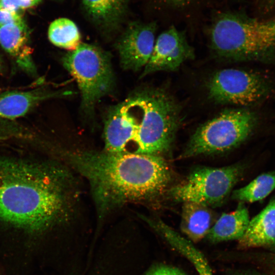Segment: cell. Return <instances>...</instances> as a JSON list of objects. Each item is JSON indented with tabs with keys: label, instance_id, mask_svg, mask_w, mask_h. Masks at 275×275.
Returning <instances> with one entry per match:
<instances>
[{
	"label": "cell",
	"instance_id": "6da1fadb",
	"mask_svg": "<svg viewBox=\"0 0 275 275\" xmlns=\"http://www.w3.org/2000/svg\"><path fill=\"white\" fill-rule=\"evenodd\" d=\"M73 181L61 166L0 160V219L33 231L66 219L75 202Z\"/></svg>",
	"mask_w": 275,
	"mask_h": 275
},
{
	"label": "cell",
	"instance_id": "7a4b0ae2",
	"mask_svg": "<svg viewBox=\"0 0 275 275\" xmlns=\"http://www.w3.org/2000/svg\"><path fill=\"white\" fill-rule=\"evenodd\" d=\"M70 164L89 183L100 217L127 202L162 194L171 174L158 155L103 151L65 152Z\"/></svg>",
	"mask_w": 275,
	"mask_h": 275
},
{
	"label": "cell",
	"instance_id": "3957f363",
	"mask_svg": "<svg viewBox=\"0 0 275 275\" xmlns=\"http://www.w3.org/2000/svg\"><path fill=\"white\" fill-rule=\"evenodd\" d=\"M210 39L221 57L275 64V16L260 20L236 13L221 15L212 25Z\"/></svg>",
	"mask_w": 275,
	"mask_h": 275
},
{
	"label": "cell",
	"instance_id": "277c9868",
	"mask_svg": "<svg viewBox=\"0 0 275 275\" xmlns=\"http://www.w3.org/2000/svg\"><path fill=\"white\" fill-rule=\"evenodd\" d=\"M142 119L134 142L136 153L158 155L167 151L179 124L180 109L175 100L160 89L147 88L131 96Z\"/></svg>",
	"mask_w": 275,
	"mask_h": 275
},
{
	"label": "cell",
	"instance_id": "5b68a950",
	"mask_svg": "<svg viewBox=\"0 0 275 275\" xmlns=\"http://www.w3.org/2000/svg\"><path fill=\"white\" fill-rule=\"evenodd\" d=\"M62 63L77 84L82 110L93 115L98 101L114 88L110 56L96 45L80 43L76 49L65 54Z\"/></svg>",
	"mask_w": 275,
	"mask_h": 275
},
{
	"label": "cell",
	"instance_id": "8992f818",
	"mask_svg": "<svg viewBox=\"0 0 275 275\" xmlns=\"http://www.w3.org/2000/svg\"><path fill=\"white\" fill-rule=\"evenodd\" d=\"M257 120L256 114L248 109L224 111L196 130L182 156L217 153L234 148L248 138Z\"/></svg>",
	"mask_w": 275,
	"mask_h": 275
},
{
	"label": "cell",
	"instance_id": "52a82bcc",
	"mask_svg": "<svg viewBox=\"0 0 275 275\" xmlns=\"http://www.w3.org/2000/svg\"><path fill=\"white\" fill-rule=\"evenodd\" d=\"M242 171L240 166L202 167L194 170L182 183L170 189L174 200L207 207L220 205L230 193Z\"/></svg>",
	"mask_w": 275,
	"mask_h": 275
},
{
	"label": "cell",
	"instance_id": "ba28073f",
	"mask_svg": "<svg viewBox=\"0 0 275 275\" xmlns=\"http://www.w3.org/2000/svg\"><path fill=\"white\" fill-rule=\"evenodd\" d=\"M207 89L209 97L217 103L249 106L268 97L272 86L260 73L229 68L215 72L207 83Z\"/></svg>",
	"mask_w": 275,
	"mask_h": 275
},
{
	"label": "cell",
	"instance_id": "9c48e42d",
	"mask_svg": "<svg viewBox=\"0 0 275 275\" xmlns=\"http://www.w3.org/2000/svg\"><path fill=\"white\" fill-rule=\"evenodd\" d=\"M156 28L155 22L128 25L116 43L124 69L137 71L145 67L153 50Z\"/></svg>",
	"mask_w": 275,
	"mask_h": 275
},
{
	"label": "cell",
	"instance_id": "30bf717a",
	"mask_svg": "<svg viewBox=\"0 0 275 275\" xmlns=\"http://www.w3.org/2000/svg\"><path fill=\"white\" fill-rule=\"evenodd\" d=\"M194 57V50L184 35L172 26L157 37L141 77L156 71L175 70Z\"/></svg>",
	"mask_w": 275,
	"mask_h": 275
},
{
	"label": "cell",
	"instance_id": "8fae6325",
	"mask_svg": "<svg viewBox=\"0 0 275 275\" xmlns=\"http://www.w3.org/2000/svg\"><path fill=\"white\" fill-rule=\"evenodd\" d=\"M133 107L130 97L110 108L104 126L105 151L111 153L125 152L128 143L134 141L139 122L133 115Z\"/></svg>",
	"mask_w": 275,
	"mask_h": 275
},
{
	"label": "cell",
	"instance_id": "7c38bea8",
	"mask_svg": "<svg viewBox=\"0 0 275 275\" xmlns=\"http://www.w3.org/2000/svg\"><path fill=\"white\" fill-rule=\"evenodd\" d=\"M240 249L275 246V198L251 219L242 237L238 240Z\"/></svg>",
	"mask_w": 275,
	"mask_h": 275
},
{
	"label": "cell",
	"instance_id": "4fadbf2b",
	"mask_svg": "<svg viewBox=\"0 0 275 275\" xmlns=\"http://www.w3.org/2000/svg\"><path fill=\"white\" fill-rule=\"evenodd\" d=\"M0 44L21 68L27 71H34L32 51L23 21L0 25Z\"/></svg>",
	"mask_w": 275,
	"mask_h": 275
},
{
	"label": "cell",
	"instance_id": "5bb4252c",
	"mask_svg": "<svg viewBox=\"0 0 275 275\" xmlns=\"http://www.w3.org/2000/svg\"><path fill=\"white\" fill-rule=\"evenodd\" d=\"M143 218L167 242L194 265L199 275H213L206 258L191 241L186 239L162 221Z\"/></svg>",
	"mask_w": 275,
	"mask_h": 275
},
{
	"label": "cell",
	"instance_id": "9a60e30c",
	"mask_svg": "<svg viewBox=\"0 0 275 275\" xmlns=\"http://www.w3.org/2000/svg\"><path fill=\"white\" fill-rule=\"evenodd\" d=\"M250 221L248 209L240 202L235 210L223 213L217 219L206 237L212 242L239 240L245 233Z\"/></svg>",
	"mask_w": 275,
	"mask_h": 275
},
{
	"label": "cell",
	"instance_id": "2e32d148",
	"mask_svg": "<svg viewBox=\"0 0 275 275\" xmlns=\"http://www.w3.org/2000/svg\"><path fill=\"white\" fill-rule=\"evenodd\" d=\"M58 92L12 91L0 94V117L13 119L25 115L42 100L65 95Z\"/></svg>",
	"mask_w": 275,
	"mask_h": 275
},
{
	"label": "cell",
	"instance_id": "e0dca14e",
	"mask_svg": "<svg viewBox=\"0 0 275 275\" xmlns=\"http://www.w3.org/2000/svg\"><path fill=\"white\" fill-rule=\"evenodd\" d=\"M213 216L208 207L200 204L184 202L180 228L192 242H197L206 236L211 229Z\"/></svg>",
	"mask_w": 275,
	"mask_h": 275
},
{
	"label": "cell",
	"instance_id": "ac0fdd59",
	"mask_svg": "<svg viewBox=\"0 0 275 275\" xmlns=\"http://www.w3.org/2000/svg\"><path fill=\"white\" fill-rule=\"evenodd\" d=\"M129 0H82L91 18L98 24L111 28L117 25Z\"/></svg>",
	"mask_w": 275,
	"mask_h": 275
},
{
	"label": "cell",
	"instance_id": "d6986e66",
	"mask_svg": "<svg viewBox=\"0 0 275 275\" xmlns=\"http://www.w3.org/2000/svg\"><path fill=\"white\" fill-rule=\"evenodd\" d=\"M48 38L54 45L69 51L76 49L80 44V35L76 24L71 20L61 18L49 25Z\"/></svg>",
	"mask_w": 275,
	"mask_h": 275
},
{
	"label": "cell",
	"instance_id": "ffe728a7",
	"mask_svg": "<svg viewBox=\"0 0 275 275\" xmlns=\"http://www.w3.org/2000/svg\"><path fill=\"white\" fill-rule=\"evenodd\" d=\"M275 189V171L262 174L246 186L234 190L232 198L240 202H254L265 198Z\"/></svg>",
	"mask_w": 275,
	"mask_h": 275
},
{
	"label": "cell",
	"instance_id": "44dd1931",
	"mask_svg": "<svg viewBox=\"0 0 275 275\" xmlns=\"http://www.w3.org/2000/svg\"><path fill=\"white\" fill-rule=\"evenodd\" d=\"M145 275H187L180 269L167 266L158 265L151 269Z\"/></svg>",
	"mask_w": 275,
	"mask_h": 275
},
{
	"label": "cell",
	"instance_id": "7402d4cb",
	"mask_svg": "<svg viewBox=\"0 0 275 275\" xmlns=\"http://www.w3.org/2000/svg\"><path fill=\"white\" fill-rule=\"evenodd\" d=\"M23 21L17 12L10 11L0 5V25L17 23Z\"/></svg>",
	"mask_w": 275,
	"mask_h": 275
},
{
	"label": "cell",
	"instance_id": "603a6c76",
	"mask_svg": "<svg viewBox=\"0 0 275 275\" xmlns=\"http://www.w3.org/2000/svg\"><path fill=\"white\" fill-rule=\"evenodd\" d=\"M19 9H23L37 5L41 0H10Z\"/></svg>",
	"mask_w": 275,
	"mask_h": 275
},
{
	"label": "cell",
	"instance_id": "cb8c5ba5",
	"mask_svg": "<svg viewBox=\"0 0 275 275\" xmlns=\"http://www.w3.org/2000/svg\"><path fill=\"white\" fill-rule=\"evenodd\" d=\"M167 2L175 6H182L186 4L189 0H166Z\"/></svg>",
	"mask_w": 275,
	"mask_h": 275
},
{
	"label": "cell",
	"instance_id": "d4e9b609",
	"mask_svg": "<svg viewBox=\"0 0 275 275\" xmlns=\"http://www.w3.org/2000/svg\"><path fill=\"white\" fill-rule=\"evenodd\" d=\"M235 275H258V274H247V273H237Z\"/></svg>",
	"mask_w": 275,
	"mask_h": 275
},
{
	"label": "cell",
	"instance_id": "484cf974",
	"mask_svg": "<svg viewBox=\"0 0 275 275\" xmlns=\"http://www.w3.org/2000/svg\"><path fill=\"white\" fill-rule=\"evenodd\" d=\"M272 262H273V264L275 265V255L272 256Z\"/></svg>",
	"mask_w": 275,
	"mask_h": 275
},
{
	"label": "cell",
	"instance_id": "4316f807",
	"mask_svg": "<svg viewBox=\"0 0 275 275\" xmlns=\"http://www.w3.org/2000/svg\"><path fill=\"white\" fill-rule=\"evenodd\" d=\"M269 2L272 4H275V0H269Z\"/></svg>",
	"mask_w": 275,
	"mask_h": 275
},
{
	"label": "cell",
	"instance_id": "83f0119b",
	"mask_svg": "<svg viewBox=\"0 0 275 275\" xmlns=\"http://www.w3.org/2000/svg\"><path fill=\"white\" fill-rule=\"evenodd\" d=\"M0 66H1V61H0Z\"/></svg>",
	"mask_w": 275,
	"mask_h": 275
}]
</instances>
